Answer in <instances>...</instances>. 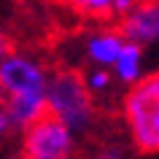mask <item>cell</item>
Returning a JSON list of instances; mask_svg holds the SVG:
<instances>
[{
  "instance_id": "obj_1",
  "label": "cell",
  "mask_w": 159,
  "mask_h": 159,
  "mask_svg": "<svg viewBox=\"0 0 159 159\" xmlns=\"http://www.w3.org/2000/svg\"><path fill=\"white\" fill-rule=\"evenodd\" d=\"M49 75L51 62L33 49L11 46L0 59V102L16 132L46 113Z\"/></svg>"
},
{
  "instance_id": "obj_2",
  "label": "cell",
  "mask_w": 159,
  "mask_h": 159,
  "mask_svg": "<svg viewBox=\"0 0 159 159\" xmlns=\"http://www.w3.org/2000/svg\"><path fill=\"white\" fill-rule=\"evenodd\" d=\"M46 113L59 119L81 140L92 138L102 124L100 102L86 92L81 70L73 67H51L46 89Z\"/></svg>"
},
{
  "instance_id": "obj_3",
  "label": "cell",
  "mask_w": 159,
  "mask_h": 159,
  "mask_svg": "<svg viewBox=\"0 0 159 159\" xmlns=\"http://www.w3.org/2000/svg\"><path fill=\"white\" fill-rule=\"evenodd\" d=\"M119 116L138 154L159 157V70H148L119 94Z\"/></svg>"
},
{
  "instance_id": "obj_4",
  "label": "cell",
  "mask_w": 159,
  "mask_h": 159,
  "mask_svg": "<svg viewBox=\"0 0 159 159\" xmlns=\"http://www.w3.org/2000/svg\"><path fill=\"white\" fill-rule=\"evenodd\" d=\"M124 35L113 25H97L70 38L67 43H59V59L62 67L84 70V67H111L119 49L124 46Z\"/></svg>"
},
{
  "instance_id": "obj_5",
  "label": "cell",
  "mask_w": 159,
  "mask_h": 159,
  "mask_svg": "<svg viewBox=\"0 0 159 159\" xmlns=\"http://www.w3.org/2000/svg\"><path fill=\"white\" fill-rule=\"evenodd\" d=\"M78 154L81 138L49 113L19 129V159H78Z\"/></svg>"
},
{
  "instance_id": "obj_6",
  "label": "cell",
  "mask_w": 159,
  "mask_h": 159,
  "mask_svg": "<svg viewBox=\"0 0 159 159\" xmlns=\"http://www.w3.org/2000/svg\"><path fill=\"white\" fill-rule=\"evenodd\" d=\"M119 30L127 41L146 49H159V0H138L119 19Z\"/></svg>"
},
{
  "instance_id": "obj_7",
  "label": "cell",
  "mask_w": 159,
  "mask_h": 159,
  "mask_svg": "<svg viewBox=\"0 0 159 159\" xmlns=\"http://www.w3.org/2000/svg\"><path fill=\"white\" fill-rule=\"evenodd\" d=\"M151 49L140 46V43H132V41H124V46L119 49L113 65H111V73L116 78V86L119 89H127V86L138 84L143 75L151 70Z\"/></svg>"
},
{
  "instance_id": "obj_8",
  "label": "cell",
  "mask_w": 159,
  "mask_h": 159,
  "mask_svg": "<svg viewBox=\"0 0 159 159\" xmlns=\"http://www.w3.org/2000/svg\"><path fill=\"white\" fill-rule=\"evenodd\" d=\"M81 78H84L86 92L92 94L100 105L108 102V100H113L116 92H119L116 78H113V73H111V67H84V70H81Z\"/></svg>"
},
{
  "instance_id": "obj_9",
  "label": "cell",
  "mask_w": 159,
  "mask_h": 159,
  "mask_svg": "<svg viewBox=\"0 0 159 159\" xmlns=\"http://www.w3.org/2000/svg\"><path fill=\"white\" fill-rule=\"evenodd\" d=\"M78 159H127V146L119 138H102L84 154H78Z\"/></svg>"
},
{
  "instance_id": "obj_10",
  "label": "cell",
  "mask_w": 159,
  "mask_h": 159,
  "mask_svg": "<svg viewBox=\"0 0 159 159\" xmlns=\"http://www.w3.org/2000/svg\"><path fill=\"white\" fill-rule=\"evenodd\" d=\"M73 11H78L81 16L89 19H108L111 16V6L113 0H65Z\"/></svg>"
},
{
  "instance_id": "obj_11",
  "label": "cell",
  "mask_w": 159,
  "mask_h": 159,
  "mask_svg": "<svg viewBox=\"0 0 159 159\" xmlns=\"http://www.w3.org/2000/svg\"><path fill=\"white\" fill-rule=\"evenodd\" d=\"M14 132H16V129H14V124H11L8 113H6V105L0 102V148H3V146L11 140V135H14Z\"/></svg>"
},
{
  "instance_id": "obj_12",
  "label": "cell",
  "mask_w": 159,
  "mask_h": 159,
  "mask_svg": "<svg viewBox=\"0 0 159 159\" xmlns=\"http://www.w3.org/2000/svg\"><path fill=\"white\" fill-rule=\"evenodd\" d=\"M11 46H14V43H11L8 33H6V30L0 27V59H3V57H6V54H8V51H11Z\"/></svg>"
}]
</instances>
